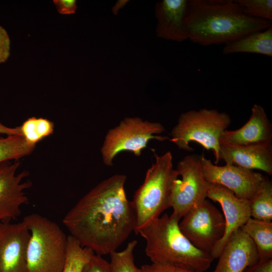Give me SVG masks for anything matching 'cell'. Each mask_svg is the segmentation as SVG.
Returning <instances> with one entry per match:
<instances>
[{"label": "cell", "mask_w": 272, "mask_h": 272, "mask_svg": "<svg viewBox=\"0 0 272 272\" xmlns=\"http://www.w3.org/2000/svg\"><path fill=\"white\" fill-rule=\"evenodd\" d=\"M126 176L115 174L97 184L66 214L62 222L83 247L110 254L134 231L136 215L126 197Z\"/></svg>", "instance_id": "obj_1"}, {"label": "cell", "mask_w": 272, "mask_h": 272, "mask_svg": "<svg viewBox=\"0 0 272 272\" xmlns=\"http://www.w3.org/2000/svg\"><path fill=\"white\" fill-rule=\"evenodd\" d=\"M140 269L141 272H198L172 265L154 262L143 265Z\"/></svg>", "instance_id": "obj_27"}, {"label": "cell", "mask_w": 272, "mask_h": 272, "mask_svg": "<svg viewBox=\"0 0 272 272\" xmlns=\"http://www.w3.org/2000/svg\"><path fill=\"white\" fill-rule=\"evenodd\" d=\"M128 2L127 0H119L112 8V12L114 15H117L119 10L122 8Z\"/></svg>", "instance_id": "obj_32"}, {"label": "cell", "mask_w": 272, "mask_h": 272, "mask_svg": "<svg viewBox=\"0 0 272 272\" xmlns=\"http://www.w3.org/2000/svg\"><path fill=\"white\" fill-rule=\"evenodd\" d=\"M22 136L28 144L32 146L51 135L54 130V123L46 118L32 117L20 126Z\"/></svg>", "instance_id": "obj_22"}, {"label": "cell", "mask_w": 272, "mask_h": 272, "mask_svg": "<svg viewBox=\"0 0 272 272\" xmlns=\"http://www.w3.org/2000/svg\"><path fill=\"white\" fill-rule=\"evenodd\" d=\"M53 3L58 12L64 15L74 14L77 8L75 0H55Z\"/></svg>", "instance_id": "obj_29"}, {"label": "cell", "mask_w": 272, "mask_h": 272, "mask_svg": "<svg viewBox=\"0 0 272 272\" xmlns=\"http://www.w3.org/2000/svg\"><path fill=\"white\" fill-rule=\"evenodd\" d=\"M250 216L255 219L271 222L272 182L265 177L260 187L249 199Z\"/></svg>", "instance_id": "obj_20"}, {"label": "cell", "mask_w": 272, "mask_h": 272, "mask_svg": "<svg viewBox=\"0 0 272 272\" xmlns=\"http://www.w3.org/2000/svg\"><path fill=\"white\" fill-rule=\"evenodd\" d=\"M231 123L229 114L216 109L188 111L179 116L169 140L179 149L189 152L194 150L189 143H197L206 150L213 151L217 164L220 160V139Z\"/></svg>", "instance_id": "obj_6"}, {"label": "cell", "mask_w": 272, "mask_h": 272, "mask_svg": "<svg viewBox=\"0 0 272 272\" xmlns=\"http://www.w3.org/2000/svg\"><path fill=\"white\" fill-rule=\"evenodd\" d=\"M30 233L22 221L0 223V272H28Z\"/></svg>", "instance_id": "obj_12"}, {"label": "cell", "mask_w": 272, "mask_h": 272, "mask_svg": "<svg viewBox=\"0 0 272 272\" xmlns=\"http://www.w3.org/2000/svg\"><path fill=\"white\" fill-rule=\"evenodd\" d=\"M137 244V240H132L123 250L115 251L109 254V262L111 272H141L134 261L133 252Z\"/></svg>", "instance_id": "obj_24"}, {"label": "cell", "mask_w": 272, "mask_h": 272, "mask_svg": "<svg viewBox=\"0 0 272 272\" xmlns=\"http://www.w3.org/2000/svg\"><path fill=\"white\" fill-rule=\"evenodd\" d=\"M244 272H272V259H259Z\"/></svg>", "instance_id": "obj_30"}, {"label": "cell", "mask_w": 272, "mask_h": 272, "mask_svg": "<svg viewBox=\"0 0 272 272\" xmlns=\"http://www.w3.org/2000/svg\"><path fill=\"white\" fill-rule=\"evenodd\" d=\"M178 176L172 184L170 208L172 214L180 219L192 208L207 197L210 183L203 175L201 155L195 154L184 156L175 169Z\"/></svg>", "instance_id": "obj_8"}, {"label": "cell", "mask_w": 272, "mask_h": 272, "mask_svg": "<svg viewBox=\"0 0 272 272\" xmlns=\"http://www.w3.org/2000/svg\"><path fill=\"white\" fill-rule=\"evenodd\" d=\"M20 166L19 160L0 163V223L16 219L28 201L26 190L32 183L25 180L28 171L18 173Z\"/></svg>", "instance_id": "obj_11"}, {"label": "cell", "mask_w": 272, "mask_h": 272, "mask_svg": "<svg viewBox=\"0 0 272 272\" xmlns=\"http://www.w3.org/2000/svg\"><path fill=\"white\" fill-rule=\"evenodd\" d=\"M241 229L255 244L259 259H272V222L250 217Z\"/></svg>", "instance_id": "obj_19"}, {"label": "cell", "mask_w": 272, "mask_h": 272, "mask_svg": "<svg viewBox=\"0 0 272 272\" xmlns=\"http://www.w3.org/2000/svg\"><path fill=\"white\" fill-rule=\"evenodd\" d=\"M222 53L228 55L235 53H253L272 56V26L267 29L249 34L227 44Z\"/></svg>", "instance_id": "obj_18"}, {"label": "cell", "mask_w": 272, "mask_h": 272, "mask_svg": "<svg viewBox=\"0 0 272 272\" xmlns=\"http://www.w3.org/2000/svg\"><path fill=\"white\" fill-rule=\"evenodd\" d=\"M10 40L6 30L0 26V63L5 62L10 55Z\"/></svg>", "instance_id": "obj_28"}, {"label": "cell", "mask_w": 272, "mask_h": 272, "mask_svg": "<svg viewBox=\"0 0 272 272\" xmlns=\"http://www.w3.org/2000/svg\"><path fill=\"white\" fill-rule=\"evenodd\" d=\"M36 146L29 145L22 135L0 137V163L20 159L31 154Z\"/></svg>", "instance_id": "obj_21"}, {"label": "cell", "mask_w": 272, "mask_h": 272, "mask_svg": "<svg viewBox=\"0 0 272 272\" xmlns=\"http://www.w3.org/2000/svg\"><path fill=\"white\" fill-rule=\"evenodd\" d=\"M0 133L5 134L8 135H22L21 131L20 126L16 127H9L4 125L0 121Z\"/></svg>", "instance_id": "obj_31"}, {"label": "cell", "mask_w": 272, "mask_h": 272, "mask_svg": "<svg viewBox=\"0 0 272 272\" xmlns=\"http://www.w3.org/2000/svg\"><path fill=\"white\" fill-rule=\"evenodd\" d=\"M207 197L220 205L225 222L224 234L211 253L212 257L216 259L230 235L241 228L251 217L249 202L237 197L227 188L214 183H210Z\"/></svg>", "instance_id": "obj_13"}, {"label": "cell", "mask_w": 272, "mask_h": 272, "mask_svg": "<svg viewBox=\"0 0 272 272\" xmlns=\"http://www.w3.org/2000/svg\"><path fill=\"white\" fill-rule=\"evenodd\" d=\"M181 219L179 226L183 235L195 247L211 254L224 234L223 214L206 199Z\"/></svg>", "instance_id": "obj_9"}, {"label": "cell", "mask_w": 272, "mask_h": 272, "mask_svg": "<svg viewBox=\"0 0 272 272\" xmlns=\"http://www.w3.org/2000/svg\"><path fill=\"white\" fill-rule=\"evenodd\" d=\"M165 130L159 122L143 120L139 117L125 118L109 129L105 135L100 150L104 164L112 166L114 158L122 151H129L135 156H140L150 140L170 139L168 137L156 135Z\"/></svg>", "instance_id": "obj_7"}, {"label": "cell", "mask_w": 272, "mask_h": 272, "mask_svg": "<svg viewBox=\"0 0 272 272\" xmlns=\"http://www.w3.org/2000/svg\"><path fill=\"white\" fill-rule=\"evenodd\" d=\"M94 253L82 246L72 236H67V254L62 272H82Z\"/></svg>", "instance_id": "obj_23"}, {"label": "cell", "mask_w": 272, "mask_h": 272, "mask_svg": "<svg viewBox=\"0 0 272 272\" xmlns=\"http://www.w3.org/2000/svg\"><path fill=\"white\" fill-rule=\"evenodd\" d=\"M271 22L248 16L235 0H188L184 25L188 39L208 46L264 30Z\"/></svg>", "instance_id": "obj_2"}, {"label": "cell", "mask_w": 272, "mask_h": 272, "mask_svg": "<svg viewBox=\"0 0 272 272\" xmlns=\"http://www.w3.org/2000/svg\"><path fill=\"white\" fill-rule=\"evenodd\" d=\"M220 159L226 164L272 174L271 142L247 145L220 142Z\"/></svg>", "instance_id": "obj_15"}, {"label": "cell", "mask_w": 272, "mask_h": 272, "mask_svg": "<svg viewBox=\"0 0 272 272\" xmlns=\"http://www.w3.org/2000/svg\"><path fill=\"white\" fill-rule=\"evenodd\" d=\"M203 176L209 183L222 185L238 197L249 200L255 193L265 177L259 172L233 165L218 166L201 155Z\"/></svg>", "instance_id": "obj_10"}, {"label": "cell", "mask_w": 272, "mask_h": 272, "mask_svg": "<svg viewBox=\"0 0 272 272\" xmlns=\"http://www.w3.org/2000/svg\"><path fill=\"white\" fill-rule=\"evenodd\" d=\"M187 0H163L155 5L158 37L177 42L188 39L184 21Z\"/></svg>", "instance_id": "obj_17"}, {"label": "cell", "mask_w": 272, "mask_h": 272, "mask_svg": "<svg viewBox=\"0 0 272 272\" xmlns=\"http://www.w3.org/2000/svg\"><path fill=\"white\" fill-rule=\"evenodd\" d=\"M180 220L172 213L166 214L141 228L137 234L146 241V254L152 262L205 272L214 259L183 235L179 226Z\"/></svg>", "instance_id": "obj_3"}, {"label": "cell", "mask_w": 272, "mask_h": 272, "mask_svg": "<svg viewBox=\"0 0 272 272\" xmlns=\"http://www.w3.org/2000/svg\"><path fill=\"white\" fill-rule=\"evenodd\" d=\"M252 17L272 21L271 0H235Z\"/></svg>", "instance_id": "obj_25"}, {"label": "cell", "mask_w": 272, "mask_h": 272, "mask_svg": "<svg viewBox=\"0 0 272 272\" xmlns=\"http://www.w3.org/2000/svg\"><path fill=\"white\" fill-rule=\"evenodd\" d=\"M218 259L212 272H244L259 258L253 242L241 228L228 237Z\"/></svg>", "instance_id": "obj_14"}, {"label": "cell", "mask_w": 272, "mask_h": 272, "mask_svg": "<svg viewBox=\"0 0 272 272\" xmlns=\"http://www.w3.org/2000/svg\"><path fill=\"white\" fill-rule=\"evenodd\" d=\"M23 221L30 233L28 272H62L68 236L55 222L38 214L26 216Z\"/></svg>", "instance_id": "obj_5"}, {"label": "cell", "mask_w": 272, "mask_h": 272, "mask_svg": "<svg viewBox=\"0 0 272 272\" xmlns=\"http://www.w3.org/2000/svg\"><path fill=\"white\" fill-rule=\"evenodd\" d=\"M271 123L264 108L255 104L252 107L251 115L247 122L236 130H225L221 135L220 142L247 145L271 143Z\"/></svg>", "instance_id": "obj_16"}, {"label": "cell", "mask_w": 272, "mask_h": 272, "mask_svg": "<svg viewBox=\"0 0 272 272\" xmlns=\"http://www.w3.org/2000/svg\"><path fill=\"white\" fill-rule=\"evenodd\" d=\"M82 272H111L109 262L102 256L94 254L85 264Z\"/></svg>", "instance_id": "obj_26"}, {"label": "cell", "mask_w": 272, "mask_h": 272, "mask_svg": "<svg viewBox=\"0 0 272 272\" xmlns=\"http://www.w3.org/2000/svg\"><path fill=\"white\" fill-rule=\"evenodd\" d=\"M178 177L170 151L155 156V162L131 201L136 215L135 234L170 208L172 184Z\"/></svg>", "instance_id": "obj_4"}]
</instances>
